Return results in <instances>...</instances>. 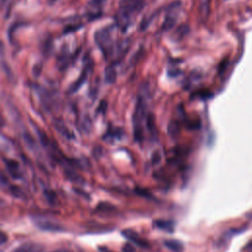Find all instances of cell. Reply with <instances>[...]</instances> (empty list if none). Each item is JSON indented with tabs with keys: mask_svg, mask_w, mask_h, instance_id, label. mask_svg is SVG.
<instances>
[{
	"mask_svg": "<svg viewBox=\"0 0 252 252\" xmlns=\"http://www.w3.org/2000/svg\"><path fill=\"white\" fill-rule=\"evenodd\" d=\"M106 81L108 82V83H113L114 81H115V78H116V74H115V72L111 69V71H109L108 69H107V71H106Z\"/></svg>",
	"mask_w": 252,
	"mask_h": 252,
	"instance_id": "7402d4cb",
	"label": "cell"
},
{
	"mask_svg": "<svg viewBox=\"0 0 252 252\" xmlns=\"http://www.w3.org/2000/svg\"><path fill=\"white\" fill-rule=\"evenodd\" d=\"M154 225L158 229L165 230L168 232H172L174 230V222L169 220H162V219L156 220H154Z\"/></svg>",
	"mask_w": 252,
	"mask_h": 252,
	"instance_id": "30bf717a",
	"label": "cell"
},
{
	"mask_svg": "<svg viewBox=\"0 0 252 252\" xmlns=\"http://www.w3.org/2000/svg\"><path fill=\"white\" fill-rule=\"evenodd\" d=\"M106 0H91L87 6V14L90 21L100 17Z\"/></svg>",
	"mask_w": 252,
	"mask_h": 252,
	"instance_id": "5b68a950",
	"label": "cell"
},
{
	"mask_svg": "<svg viewBox=\"0 0 252 252\" xmlns=\"http://www.w3.org/2000/svg\"><path fill=\"white\" fill-rule=\"evenodd\" d=\"M242 252H252V240H250L246 245H244Z\"/></svg>",
	"mask_w": 252,
	"mask_h": 252,
	"instance_id": "484cf974",
	"label": "cell"
},
{
	"mask_svg": "<svg viewBox=\"0 0 252 252\" xmlns=\"http://www.w3.org/2000/svg\"><path fill=\"white\" fill-rule=\"evenodd\" d=\"M6 183H7V179H6V176H5L4 172H2V174H1V184L4 186Z\"/></svg>",
	"mask_w": 252,
	"mask_h": 252,
	"instance_id": "4316f807",
	"label": "cell"
},
{
	"mask_svg": "<svg viewBox=\"0 0 252 252\" xmlns=\"http://www.w3.org/2000/svg\"><path fill=\"white\" fill-rule=\"evenodd\" d=\"M136 192H137V194H139V195H141L143 197H150L151 196L150 192H148V191H146L144 189H141V188H136Z\"/></svg>",
	"mask_w": 252,
	"mask_h": 252,
	"instance_id": "d4e9b609",
	"label": "cell"
},
{
	"mask_svg": "<svg viewBox=\"0 0 252 252\" xmlns=\"http://www.w3.org/2000/svg\"><path fill=\"white\" fill-rule=\"evenodd\" d=\"M53 126L57 130V132L60 135H62L63 137H65L66 139H73L74 138L73 134L70 132V130L68 129V127L66 126V124L64 123V121L62 119L55 118L53 120Z\"/></svg>",
	"mask_w": 252,
	"mask_h": 252,
	"instance_id": "9c48e42d",
	"label": "cell"
},
{
	"mask_svg": "<svg viewBox=\"0 0 252 252\" xmlns=\"http://www.w3.org/2000/svg\"><path fill=\"white\" fill-rule=\"evenodd\" d=\"M122 252H135L136 251V248L134 245H132L131 243H125L123 246H122Z\"/></svg>",
	"mask_w": 252,
	"mask_h": 252,
	"instance_id": "cb8c5ba5",
	"label": "cell"
},
{
	"mask_svg": "<svg viewBox=\"0 0 252 252\" xmlns=\"http://www.w3.org/2000/svg\"><path fill=\"white\" fill-rule=\"evenodd\" d=\"M24 140H25V142H26V144L29 146V147H32V148H33V146H35V142H34V140L28 134V133H26L25 135H24Z\"/></svg>",
	"mask_w": 252,
	"mask_h": 252,
	"instance_id": "603a6c76",
	"label": "cell"
},
{
	"mask_svg": "<svg viewBox=\"0 0 252 252\" xmlns=\"http://www.w3.org/2000/svg\"><path fill=\"white\" fill-rule=\"evenodd\" d=\"M52 252H69L68 250H56V251H52Z\"/></svg>",
	"mask_w": 252,
	"mask_h": 252,
	"instance_id": "f1b7e54d",
	"label": "cell"
},
{
	"mask_svg": "<svg viewBox=\"0 0 252 252\" xmlns=\"http://www.w3.org/2000/svg\"><path fill=\"white\" fill-rule=\"evenodd\" d=\"M10 193H11L14 197H16V198H24V197H25V194H24L23 190H22L20 187L16 186V185L10 186Z\"/></svg>",
	"mask_w": 252,
	"mask_h": 252,
	"instance_id": "ac0fdd59",
	"label": "cell"
},
{
	"mask_svg": "<svg viewBox=\"0 0 252 252\" xmlns=\"http://www.w3.org/2000/svg\"><path fill=\"white\" fill-rule=\"evenodd\" d=\"M3 159H4V163L6 165V168L9 172V174L11 175V177L14 179L21 178L22 173L20 170L19 163L14 159H9V158H3Z\"/></svg>",
	"mask_w": 252,
	"mask_h": 252,
	"instance_id": "ba28073f",
	"label": "cell"
},
{
	"mask_svg": "<svg viewBox=\"0 0 252 252\" xmlns=\"http://www.w3.org/2000/svg\"><path fill=\"white\" fill-rule=\"evenodd\" d=\"M95 41L97 45L100 47L101 51L104 54V57L107 59L108 57H111L115 47L113 43V34H112V27H106L103 29H100L96 32L95 35Z\"/></svg>",
	"mask_w": 252,
	"mask_h": 252,
	"instance_id": "7a4b0ae2",
	"label": "cell"
},
{
	"mask_svg": "<svg viewBox=\"0 0 252 252\" xmlns=\"http://www.w3.org/2000/svg\"><path fill=\"white\" fill-rule=\"evenodd\" d=\"M44 246L37 242H26L18 246L13 252H43Z\"/></svg>",
	"mask_w": 252,
	"mask_h": 252,
	"instance_id": "52a82bcc",
	"label": "cell"
},
{
	"mask_svg": "<svg viewBox=\"0 0 252 252\" xmlns=\"http://www.w3.org/2000/svg\"><path fill=\"white\" fill-rule=\"evenodd\" d=\"M65 174L71 181H73L77 184H84L85 183V179L81 175H79L72 167L65 166Z\"/></svg>",
	"mask_w": 252,
	"mask_h": 252,
	"instance_id": "7c38bea8",
	"label": "cell"
},
{
	"mask_svg": "<svg viewBox=\"0 0 252 252\" xmlns=\"http://www.w3.org/2000/svg\"><path fill=\"white\" fill-rule=\"evenodd\" d=\"M145 0H122L116 14V24L124 32L133 20V17L139 13L144 5Z\"/></svg>",
	"mask_w": 252,
	"mask_h": 252,
	"instance_id": "6da1fadb",
	"label": "cell"
},
{
	"mask_svg": "<svg viewBox=\"0 0 252 252\" xmlns=\"http://www.w3.org/2000/svg\"><path fill=\"white\" fill-rule=\"evenodd\" d=\"M36 132H37V135H38V137H39L40 143H41L44 147H47V146L49 145V140H48L47 135H46L44 132H42L40 129H37Z\"/></svg>",
	"mask_w": 252,
	"mask_h": 252,
	"instance_id": "ffe728a7",
	"label": "cell"
},
{
	"mask_svg": "<svg viewBox=\"0 0 252 252\" xmlns=\"http://www.w3.org/2000/svg\"><path fill=\"white\" fill-rule=\"evenodd\" d=\"M6 239H7V236L4 232H1V243H5L6 242Z\"/></svg>",
	"mask_w": 252,
	"mask_h": 252,
	"instance_id": "83f0119b",
	"label": "cell"
},
{
	"mask_svg": "<svg viewBox=\"0 0 252 252\" xmlns=\"http://www.w3.org/2000/svg\"><path fill=\"white\" fill-rule=\"evenodd\" d=\"M144 114H145V104L144 100L140 97L134 114H133V128H134V138L136 142H142L143 141V120H144Z\"/></svg>",
	"mask_w": 252,
	"mask_h": 252,
	"instance_id": "3957f363",
	"label": "cell"
},
{
	"mask_svg": "<svg viewBox=\"0 0 252 252\" xmlns=\"http://www.w3.org/2000/svg\"><path fill=\"white\" fill-rule=\"evenodd\" d=\"M44 196L50 205H55L57 203V196L52 190H44Z\"/></svg>",
	"mask_w": 252,
	"mask_h": 252,
	"instance_id": "e0dca14e",
	"label": "cell"
},
{
	"mask_svg": "<svg viewBox=\"0 0 252 252\" xmlns=\"http://www.w3.org/2000/svg\"><path fill=\"white\" fill-rule=\"evenodd\" d=\"M211 0H200V14L203 18H207L210 12Z\"/></svg>",
	"mask_w": 252,
	"mask_h": 252,
	"instance_id": "9a60e30c",
	"label": "cell"
},
{
	"mask_svg": "<svg viewBox=\"0 0 252 252\" xmlns=\"http://www.w3.org/2000/svg\"><path fill=\"white\" fill-rule=\"evenodd\" d=\"M147 127L149 132L152 134V136L157 135V130H156V124H155V117L152 113H150L147 117Z\"/></svg>",
	"mask_w": 252,
	"mask_h": 252,
	"instance_id": "2e32d148",
	"label": "cell"
},
{
	"mask_svg": "<svg viewBox=\"0 0 252 252\" xmlns=\"http://www.w3.org/2000/svg\"><path fill=\"white\" fill-rule=\"evenodd\" d=\"M164 245L171 251L173 252H182L183 250V245L180 241L175 240V239H168L164 241Z\"/></svg>",
	"mask_w": 252,
	"mask_h": 252,
	"instance_id": "4fadbf2b",
	"label": "cell"
},
{
	"mask_svg": "<svg viewBox=\"0 0 252 252\" xmlns=\"http://www.w3.org/2000/svg\"><path fill=\"white\" fill-rule=\"evenodd\" d=\"M36 225L39 228L43 230H48V231H61L64 229V227L61 226L60 224L50 222V221H37Z\"/></svg>",
	"mask_w": 252,
	"mask_h": 252,
	"instance_id": "8fae6325",
	"label": "cell"
},
{
	"mask_svg": "<svg viewBox=\"0 0 252 252\" xmlns=\"http://www.w3.org/2000/svg\"><path fill=\"white\" fill-rule=\"evenodd\" d=\"M167 132L171 138H176L180 133V125L177 121H170L167 126Z\"/></svg>",
	"mask_w": 252,
	"mask_h": 252,
	"instance_id": "5bb4252c",
	"label": "cell"
},
{
	"mask_svg": "<svg viewBox=\"0 0 252 252\" xmlns=\"http://www.w3.org/2000/svg\"><path fill=\"white\" fill-rule=\"evenodd\" d=\"M97 211H102V212H110V211H113L115 210V207L109 203H106V202H103V203H100L98 206H97Z\"/></svg>",
	"mask_w": 252,
	"mask_h": 252,
	"instance_id": "d6986e66",
	"label": "cell"
},
{
	"mask_svg": "<svg viewBox=\"0 0 252 252\" xmlns=\"http://www.w3.org/2000/svg\"><path fill=\"white\" fill-rule=\"evenodd\" d=\"M121 234H122L125 238H127L128 240H130V241L136 243L137 245H139V246H141V247H143V248H148V247L150 246V244H149L146 240H144L143 238H141L140 235H139L136 231H134V230H131V229H123V230L121 231Z\"/></svg>",
	"mask_w": 252,
	"mask_h": 252,
	"instance_id": "8992f818",
	"label": "cell"
},
{
	"mask_svg": "<svg viewBox=\"0 0 252 252\" xmlns=\"http://www.w3.org/2000/svg\"><path fill=\"white\" fill-rule=\"evenodd\" d=\"M161 160V155L158 151H155L152 155V158H151V161H152V164L153 165H157L160 162Z\"/></svg>",
	"mask_w": 252,
	"mask_h": 252,
	"instance_id": "44dd1931",
	"label": "cell"
},
{
	"mask_svg": "<svg viewBox=\"0 0 252 252\" xmlns=\"http://www.w3.org/2000/svg\"><path fill=\"white\" fill-rule=\"evenodd\" d=\"M180 11V2H175L172 3L166 10V14H165V19L164 22L162 24L161 30L164 31H168L172 28V26L175 24L177 18H178V14Z\"/></svg>",
	"mask_w": 252,
	"mask_h": 252,
	"instance_id": "277c9868",
	"label": "cell"
}]
</instances>
